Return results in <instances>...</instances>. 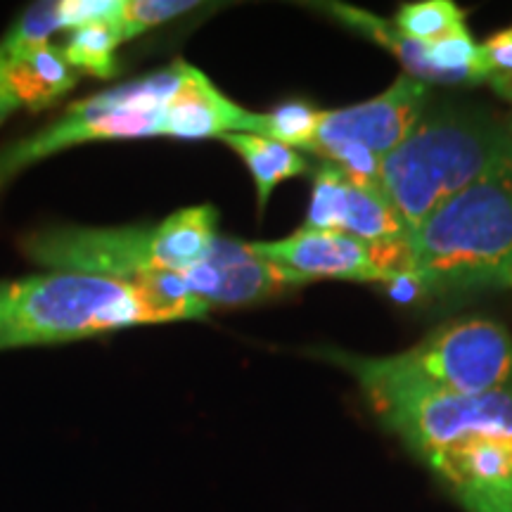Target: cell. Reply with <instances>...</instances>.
<instances>
[{
    "label": "cell",
    "mask_w": 512,
    "mask_h": 512,
    "mask_svg": "<svg viewBox=\"0 0 512 512\" xmlns=\"http://www.w3.org/2000/svg\"><path fill=\"white\" fill-rule=\"evenodd\" d=\"M339 233L354 235L375 247L411 245V230L401 219L387 192L377 188H361L349 183L339 214Z\"/></svg>",
    "instance_id": "cell-12"
},
{
    "label": "cell",
    "mask_w": 512,
    "mask_h": 512,
    "mask_svg": "<svg viewBox=\"0 0 512 512\" xmlns=\"http://www.w3.org/2000/svg\"><path fill=\"white\" fill-rule=\"evenodd\" d=\"M107 10H110V0H107ZM107 10L91 22L67 31L60 50L74 72L91 74L95 79H112L119 72L117 50L124 41L105 19Z\"/></svg>",
    "instance_id": "cell-15"
},
{
    "label": "cell",
    "mask_w": 512,
    "mask_h": 512,
    "mask_svg": "<svg viewBox=\"0 0 512 512\" xmlns=\"http://www.w3.org/2000/svg\"><path fill=\"white\" fill-rule=\"evenodd\" d=\"M420 460L467 512H512V396L494 418L422 453Z\"/></svg>",
    "instance_id": "cell-8"
},
{
    "label": "cell",
    "mask_w": 512,
    "mask_h": 512,
    "mask_svg": "<svg viewBox=\"0 0 512 512\" xmlns=\"http://www.w3.org/2000/svg\"><path fill=\"white\" fill-rule=\"evenodd\" d=\"M489 86L494 88L496 93H501L503 98H508L512 102V79H503V81H489Z\"/></svg>",
    "instance_id": "cell-21"
},
{
    "label": "cell",
    "mask_w": 512,
    "mask_h": 512,
    "mask_svg": "<svg viewBox=\"0 0 512 512\" xmlns=\"http://www.w3.org/2000/svg\"><path fill=\"white\" fill-rule=\"evenodd\" d=\"M394 24L420 43H434L467 29L463 10L451 0H420V3L401 5Z\"/></svg>",
    "instance_id": "cell-16"
},
{
    "label": "cell",
    "mask_w": 512,
    "mask_h": 512,
    "mask_svg": "<svg viewBox=\"0 0 512 512\" xmlns=\"http://www.w3.org/2000/svg\"><path fill=\"white\" fill-rule=\"evenodd\" d=\"M183 60H176L159 72L145 74L121 86L107 88L86 100L74 102L53 124L36 131L0 152V185L67 147L105 140L136 138H178V88H181Z\"/></svg>",
    "instance_id": "cell-5"
},
{
    "label": "cell",
    "mask_w": 512,
    "mask_h": 512,
    "mask_svg": "<svg viewBox=\"0 0 512 512\" xmlns=\"http://www.w3.org/2000/svg\"><path fill=\"white\" fill-rule=\"evenodd\" d=\"M337 366L444 394L477 396L512 387V337L496 320H451L396 356L361 358L328 351Z\"/></svg>",
    "instance_id": "cell-6"
},
{
    "label": "cell",
    "mask_w": 512,
    "mask_h": 512,
    "mask_svg": "<svg viewBox=\"0 0 512 512\" xmlns=\"http://www.w3.org/2000/svg\"><path fill=\"white\" fill-rule=\"evenodd\" d=\"M67 31L64 3H36L0 38V126L17 112L53 107L79 83L60 46L50 38Z\"/></svg>",
    "instance_id": "cell-7"
},
{
    "label": "cell",
    "mask_w": 512,
    "mask_h": 512,
    "mask_svg": "<svg viewBox=\"0 0 512 512\" xmlns=\"http://www.w3.org/2000/svg\"><path fill=\"white\" fill-rule=\"evenodd\" d=\"M211 306L185 290H150L102 275L50 271L0 280V351L110 335L136 325L204 320Z\"/></svg>",
    "instance_id": "cell-1"
},
{
    "label": "cell",
    "mask_w": 512,
    "mask_h": 512,
    "mask_svg": "<svg viewBox=\"0 0 512 512\" xmlns=\"http://www.w3.org/2000/svg\"><path fill=\"white\" fill-rule=\"evenodd\" d=\"M226 143L230 150H235L247 164L249 174L254 178L256 188V202H259V211L266 209L268 200H271L273 190L287 178L309 174V162L297 150L287 147L275 140L254 136V133H228V136L219 138Z\"/></svg>",
    "instance_id": "cell-14"
},
{
    "label": "cell",
    "mask_w": 512,
    "mask_h": 512,
    "mask_svg": "<svg viewBox=\"0 0 512 512\" xmlns=\"http://www.w3.org/2000/svg\"><path fill=\"white\" fill-rule=\"evenodd\" d=\"M510 283H512V278H510Z\"/></svg>",
    "instance_id": "cell-22"
},
{
    "label": "cell",
    "mask_w": 512,
    "mask_h": 512,
    "mask_svg": "<svg viewBox=\"0 0 512 512\" xmlns=\"http://www.w3.org/2000/svg\"><path fill=\"white\" fill-rule=\"evenodd\" d=\"M320 110L309 102H285L273 112L264 114L261 124V138L283 143L292 150H309L313 136H316Z\"/></svg>",
    "instance_id": "cell-18"
},
{
    "label": "cell",
    "mask_w": 512,
    "mask_h": 512,
    "mask_svg": "<svg viewBox=\"0 0 512 512\" xmlns=\"http://www.w3.org/2000/svg\"><path fill=\"white\" fill-rule=\"evenodd\" d=\"M427 102V83L401 74L387 91L342 110H320L309 150L332 143H354L387 157L418 128Z\"/></svg>",
    "instance_id": "cell-10"
},
{
    "label": "cell",
    "mask_w": 512,
    "mask_h": 512,
    "mask_svg": "<svg viewBox=\"0 0 512 512\" xmlns=\"http://www.w3.org/2000/svg\"><path fill=\"white\" fill-rule=\"evenodd\" d=\"M306 285L304 278L275 266L252 249V242L219 238L214 252L190 273L188 287L214 306H254Z\"/></svg>",
    "instance_id": "cell-11"
},
{
    "label": "cell",
    "mask_w": 512,
    "mask_h": 512,
    "mask_svg": "<svg viewBox=\"0 0 512 512\" xmlns=\"http://www.w3.org/2000/svg\"><path fill=\"white\" fill-rule=\"evenodd\" d=\"M512 150L501 128L475 114L422 117L403 143L382 157V190L413 233L460 190L494 169Z\"/></svg>",
    "instance_id": "cell-4"
},
{
    "label": "cell",
    "mask_w": 512,
    "mask_h": 512,
    "mask_svg": "<svg viewBox=\"0 0 512 512\" xmlns=\"http://www.w3.org/2000/svg\"><path fill=\"white\" fill-rule=\"evenodd\" d=\"M219 211L185 207L162 223L140 226H48L19 238V249L50 271L102 275L150 290H188V278L219 242Z\"/></svg>",
    "instance_id": "cell-2"
},
{
    "label": "cell",
    "mask_w": 512,
    "mask_h": 512,
    "mask_svg": "<svg viewBox=\"0 0 512 512\" xmlns=\"http://www.w3.org/2000/svg\"><path fill=\"white\" fill-rule=\"evenodd\" d=\"M320 8L335 17L339 24L358 31V34L370 38L380 48L389 50L403 64L408 76H413V79L422 83H441L444 86V79H441L437 67H434L430 62V55H427V43H420L415 38L406 36L394 22H387V19L377 17L373 12L354 8V5L347 3H325Z\"/></svg>",
    "instance_id": "cell-13"
},
{
    "label": "cell",
    "mask_w": 512,
    "mask_h": 512,
    "mask_svg": "<svg viewBox=\"0 0 512 512\" xmlns=\"http://www.w3.org/2000/svg\"><path fill=\"white\" fill-rule=\"evenodd\" d=\"M482 55L489 81L512 79V27L498 31L489 41L482 43Z\"/></svg>",
    "instance_id": "cell-20"
},
{
    "label": "cell",
    "mask_w": 512,
    "mask_h": 512,
    "mask_svg": "<svg viewBox=\"0 0 512 512\" xmlns=\"http://www.w3.org/2000/svg\"><path fill=\"white\" fill-rule=\"evenodd\" d=\"M252 249L275 266L311 280L387 283L411 275V245L375 247L339 230L299 228L283 240L252 242Z\"/></svg>",
    "instance_id": "cell-9"
},
{
    "label": "cell",
    "mask_w": 512,
    "mask_h": 512,
    "mask_svg": "<svg viewBox=\"0 0 512 512\" xmlns=\"http://www.w3.org/2000/svg\"><path fill=\"white\" fill-rule=\"evenodd\" d=\"M420 292L460 294L512 278V150L441 204L411 238Z\"/></svg>",
    "instance_id": "cell-3"
},
{
    "label": "cell",
    "mask_w": 512,
    "mask_h": 512,
    "mask_svg": "<svg viewBox=\"0 0 512 512\" xmlns=\"http://www.w3.org/2000/svg\"><path fill=\"white\" fill-rule=\"evenodd\" d=\"M311 155H318L323 162L339 166L354 185L382 190V157H377L368 147L354 143H332L316 147Z\"/></svg>",
    "instance_id": "cell-19"
},
{
    "label": "cell",
    "mask_w": 512,
    "mask_h": 512,
    "mask_svg": "<svg viewBox=\"0 0 512 512\" xmlns=\"http://www.w3.org/2000/svg\"><path fill=\"white\" fill-rule=\"evenodd\" d=\"M200 3L188 0H110L105 19L117 29L121 41H133L145 31L171 22V19L195 10Z\"/></svg>",
    "instance_id": "cell-17"
}]
</instances>
